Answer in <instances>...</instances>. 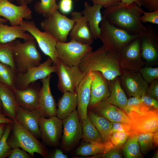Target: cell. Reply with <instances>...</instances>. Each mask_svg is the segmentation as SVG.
Returning a JSON list of instances; mask_svg holds the SVG:
<instances>
[{"instance_id":"cell-47","label":"cell","mask_w":158,"mask_h":158,"mask_svg":"<svg viewBox=\"0 0 158 158\" xmlns=\"http://www.w3.org/2000/svg\"><path fill=\"white\" fill-rule=\"evenodd\" d=\"M149 83L146 91L147 95L158 100V79H155Z\"/></svg>"},{"instance_id":"cell-60","label":"cell","mask_w":158,"mask_h":158,"mask_svg":"<svg viewBox=\"0 0 158 158\" xmlns=\"http://www.w3.org/2000/svg\"><path fill=\"white\" fill-rule=\"evenodd\" d=\"M74 0V1H80V0Z\"/></svg>"},{"instance_id":"cell-43","label":"cell","mask_w":158,"mask_h":158,"mask_svg":"<svg viewBox=\"0 0 158 158\" xmlns=\"http://www.w3.org/2000/svg\"><path fill=\"white\" fill-rule=\"evenodd\" d=\"M118 132H127L130 135L134 133V131L131 129L130 125L128 123L121 122H111V135L114 133Z\"/></svg>"},{"instance_id":"cell-22","label":"cell","mask_w":158,"mask_h":158,"mask_svg":"<svg viewBox=\"0 0 158 158\" xmlns=\"http://www.w3.org/2000/svg\"><path fill=\"white\" fill-rule=\"evenodd\" d=\"M94 77L92 72L85 75L76 90L78 104L77 110L80 121L87 116L88 106L90 97V88Z\"/></svg>"},{"instance_id":"cell-17","label":"cell","mask_w":158,"mask_h":158,"mask_svg":"<svg viewBox=\"0 0 158 158\" xmlns=\"http://www.w3.org/2000/svg\"><path fill=\"white\" fill-rule=\"evenodd\" d=\"M51 75L41 80L42 86L38 94L37 110L41 116L49 118L56 116L57 105L50 86Z\"/></svg>"},{"instance_id":"cell-41","label":"cell","mask_w":158,"mask_h":158,"mask_svg":"<svg viewBox=\"0 0 158 158\" xmlns=\"http://www.w3.org/2000/svg\"><path fill=\"white\" fill-rule=\"evenodd\" d=\"M142 78L148 83L158 79V68H153L151 66L141 68L139 71Z\"/></svg>"},{"instance_id":"cell-39","label":"cell","mask_w":158,"mask_h":158,"mask_svg":"<svg viewBox=\"0 0 158 158\" xmlns=\"http://www.w3.org/2000/svg\"><path fill=\"white\" fill-rule=\"evenodd\" d=\"M12 123L6 124L2 137L0 140V158L8 157L12 148L8 144L7 140L12 128Z\"/></svg>"},{"instance_id":"cell-8","label":"cell","mask_w":158,"mask_h":158,"mask_svg":"<svg viewBox=\"0 0 158 158\" xmlns=\"http://www.w3.org/2000/svg\"><path fill=\"white\" fill-rule=\"evenodd\" d=\"M56 49L59 59L70 67L78 66L81 60L92 50L91 45L82 44L75 40L68 42H58Z\"/></svg>"},{"instance_id":"cell-58","label":"cell","mask_w":158,"mask_h":158,"mask_svg":"<svg viewBox=\"0 0 158 158\" xmlns=\"http://www.w3.org/2000/svg\"><path fill=\"white\" fill-rule=\"evenodd\" d=\"M0 114H4L2 104L0 99Z\"/></svg>"},{"instance_id":"cell-12","label":"cell","mask_w":158,"mask_h":158,"mask_svg":"<svg viewBox=\"0 0 158 158\" xmlns=\"http://www.w3.org/2000/svg\"><path fill=\"white\" fill-rule=\"evenodd\" d=\"M140 36L133 40L119 52L121 69L137 71L145 65L141 56Z\"/></svg>"},{"instance_id":"cell-30","label":"cell","mask_w":158,"mask_h":158,"mask_svg":"<svg viewBox=\"0 0 158 158\" xmlns=\"http://www.w3.org/2000/svg\"><path fill=\"white\" fill-rule=\"evenodd\" d=\"M87 115L99 132L102 142L109 146L112 145L110 141L111 122L89 109Z\"/></svg>"},{"instance_id":"cell-24","label":"cell","mask_w":158,"mask_h":158,"mask_svg":"<svg viewBox=\"0 0 158 158\" xmlns=\"http://www.w3.org/2000/svg\"><path fill=\"white\" fill-rule=\"evenodd\" d=\"M111 122L124 123L130 125L131 119L121 109L105 101L88 109Z\"/></svg>"},{"instance_id":"cell-2","label":"cell","mask_w":158,"mask_h":158,"mask_svg":"<svg viewBox=\"0 0 158 158\" xmlns=\"http://www.w3.org/2000/svg\"><path fill=\"white\" fill-rule=\"evenodd\" d=\"M144 11L135 3L127 4L121 2L116 6L105 8L102 14L111 24L141 35L146 30L140 20Z\"/></svg>"},{"instance_id":"cell-33","label":"cell","mask_w":158,"mask_h":158,"mask_svg":"<svg viewBox=\"0 0 158 158\" xmlns=\"http://www.w3.org/2000/svg\"><path fill=\"white\" fill-rule=\"evenodd\" d=\"M129 135L121 148L123 157L125 158H140L143 157L137 141V134Z\"/></svg>"},{"instance_id":"cell-3","label":"cell","mask_w":158,"mask_h":158,"mask_svg":"<svg viewBox=\"0 0 158 158\" xmlns=\"http://www.w3.org/2000/svg\"><path fill=\"white\" fill-rule=\"evenodd\" d=\"M12 125V129L7 140L11 148H20L32 157H34L35 153L44 158L48 157V150L46 146L32 134L15 121H13Z\"/></svg>"},{"instance_id":"cell-16","label":"cell","mask_w":158,"mask_h":158,"mask_svg":"<svg viewBox=\"0 0 158 158\" xmlns=\"http://www.w3.org/2000/svg\"><path fill=\"white\" fill-rule=\"evenodd\" d=\"M8 20L11 26H19L23 20L32 18V11L28 4L16 5L8 0H0V17Z\"/></svg>"},{"instance_id":"cell-5","label":"cell","mask_w":158,"mask_h":158,"mask_svg":"<svg viewBox=\"0 0 158 158\" xmlns=\"http://www.w3.org/2000/svg\"><path fill=\"white\" fill-rule=\"evenodd\" d=\"M99 38L106 47L119 52L126 46L140 35L131 34L127 30L109 22L102 15Z\"/></svg>"},{"instance_id":"cell-44","label":"cell","mask_w":158,"mask_h":158,"mask_svg":"<svg viewBox=\"0 0 158 158\" xmlns=\"http://www.w3.org/2000/svg\"><path fill=\"white\" fill-rule=\"evenodd\" d=\"M93 157H101L105 158H123L122 149L121 148L112 146L105 153L98 154Z\"/></svg>"},{"instance_id":"cell-6","label":"cell","mask_w":158,"mask_h":158,"mask_svg":"<svg viewBox=\"0 0 158 158\" xmlns=\"http://www.w3.org/2000/svg\"><path fill=\"white\" fill-rule=\"evenodd\" d=\"M74 23L73 20L57 10L44 18L41 22L40 26L44 31L49 33L59 42H66Z\"/></svg>"},{"instance_id":"cell-50","label":"cell","mask_w":158,"mask_h":158,"mask_svg":"<svg viewBox=\"0 0 158 158\" xmlns=\"http://www.w3.org/2000/svg\"><path fill=\"white\" fill-rule=\"evenodd\" d=\"M141 6L148 10L152 11L158 9V0H139Z\"/></svg>"},{"instance_id":"cell-37","label":"cell","mask_w":158,"mask_h":158,"mask_svg":"<svg viewBox=\"0 0 158 158\" xmlns=\"http://www.w3.org/2000/svg\"><path fill=\"white\" fill-rule=\"evenodd\" d=\"M127 108V115L130 113L142 114L152 110L143 103L140 97H133L128 99Z\"/></svg>"},{"instance_id":"cell-52","label":"cell","mask_w":158,"mask_h":158,"mask_svg":"<svg viewBox=\"0 0 158 158\" xmlns=\"http://www.w3.org/2000/svg\"><path fill=\"white\" fill-rule=\"evenodd\" d=\"M13 121L7 117L4 114H0V123H12Z\"/></svg>"},{"instance_id":"cell-23","label":"cell","mask_w":158,"mask_h":158,"mask_svg":"<svg viewBox=\"0 0 158 158\" xmlns=\"http://www.w3.org/2000/svg\"><path fill=\"white\" fill-rule=\"evenodd\" d=\"M41 116L37 110H30L18 106L15 121L32 134L37 139H41L39 119Z\"/></svg>"},{"instance_id":"cell-32","label":"cell","mask_w":158,"mask_h":158,"mask_svg":"<svg viewBox=\"0 0 158 158\" xmlns=\"http://www.w3.org/2000/svg\"><path fill=\"white\" fill-rule=\"evenodd\" d=\"M82 140L85 142H102L100 134L89 116L80 121Z\"/></svg>"},{"instance_id":"cell-11","label":"cell","mask_w":158,"mask_h":158,"mask_svg":"<svg viewBox=\"0 0 158 158\" xmlns=\"http://www.w3.org/2000/svg\"><path fill=\"white\" fill-rule=\"evenodd\" d=\"M57 67L54 65L52 59L49 57L47 60L37 66L28 69L24 73H16L15 85L16 88L23 90L31 83L48 77L53 73H56Z\"/></svg>"},{"instance_id":"cell-27","label":"cell","mask_w":158,"mask_h":158,"mask_svg":"<svg viewBox=\"0 0 158 158\" xmlns=\"http://www.w3.org/2000/svg\"><path fill=\"white\" fill-rule=\"evenodd\" d=\"M0 99L4 114L7 117L15 121L18 106L14 92L13 90L1 82Z\"/></svg>"},{"instance_id":"cell-36","label":"cell","mask_w":158,"mask_h":158,"mask_svg":"<svg viewBox=\"0 0 158 158\" xmlns=\"http://www.w3.org/2000/svg\"><path fill=\"white\" fill-rule=\"evenodd\" d=\"M34 8L38 14L46 18L59 9L56 0H40L35 5Z\"/></svg>"},{"instance_id":"cell-10","label":"cell","mask_w":158,"mask_h":158,"mask_svg":"<svg viewBox=\"0 0 158 158\" xmlns=\"http://www.w3.org/2000/svg\"><path fill=\"white\" fill-rule=\"evenodd\" d=\"M61 146L65 151L72 150L82 139V130L76 110L63 120Z\"/></svg>"},{"instance_id":"cell-57","label":"cell","mask_w":158,"mask_h":158,"mask_svg":"<svg viewBox=\"0 0 158 158\" xmlns=\"http://www.w3.org/2000/svg\"><path fill=\"white\" fill-rule=\"evenodd\" d=\"M7 22H8V20L6 19L3 18H1L0 17V22H1L4 23H6Z\"/></svg>"},{"instance_id":"cell-25","label":"cell","mask_w":158,"mask_h":158,"mask_svg":"<svg viewBox=\"0 0 158 158\" xmlns=\"http://www.w3.org/2000/svg\"><path fill=\"white\" fill-rule=\"evenodd\" d=\"M84 8L82 13L86 19L94 40L99 38L100 32L99 25L102 19L101 10L102 6L87 2L84 3Z\"/></svg>"},{"instance_id":"cell-15","label":"cell","mask_w":158,"mask_h":158,"mask_svg":"<svg viewBox=\"0 0 158 158\" xmlns=\"http://www.w3.org/2000/svg\"><path fill=\"white\" fill-rule=\"evenodd\" d=\"M119 77L121 87L130 97L140 98L146 93L149 84L139 71L121 69Z\"/></svg>"},{"instance_id":"cell-48","label":"cell","mask_w":158,"mask_h":158,"mask_svg":"<svg viewBox=\"0 0 158 158\" xmlns=\"http://www.w3.org/2000/svg\"><path fill=\"white\" fill-rule=\"evenodd\" d=\"M72 0H61L58 5L59 9L63 14H68L73 9Z\"/></svg>"},{"instance_id":"cell-59","label":"cell","mask_w":158,"mask_h":158,"mask_svg":"<svg viewBox=\"0 0 158 158\" xmlns=\"http://www.w3.org/2000/svg\"><path fill=\"white\" fill-rule=\"evenodd\" d=\"M152 158H158V152L157 151L154 154Z\"/></svg>"},{"instance_id":"cell-14","label":"cell","mask_w":158,"mask_h":158,"mask_svg":"<svg viewBox=\"0 0 158 158\" xmlns=\"http://www.w3.org/2000/svg\"><path fill=\"white\" fill-rule=\"evenodd\" d=\"M41 139L44 143L50 147H57L63 132V120L56 116L49 118L42 116L39 119Z\"/></svg>"},{"instance_id":"cell-31","label":"cell","mask_w":158,"mask_h":158,"mask_svg":"<svg viewBox=\"0 0 158 158\" xmlns=\"http://www.w3.org/2000/svg\"><path fill=\"white\" fill-rule=\"evenodd\" d=\"M112 146L103 142H84L73 152L74 155L82 156H94L106 152Z\"/></svg>"},{"instance_id":"cell-28","label":"cell","mask_w":158,"mask_h":158,"mask_svg":"<svg viewBox=\"0 0 158 158\" xmlns=\"http://www.w3.org/2000/svg\"><path fill=\"white\" fill-rule=\"evenodd\" d=\"M63 93L58 100L56 114L62 120L76 110L78 104L76 92H66Z\"/></svg>"},{"instance_id":"cell-38","label":"cell","mask_w":158,"mask_h":158,"mask_svg":"<svg viewBox=\"0 0 158 158\" xmlns=\"http://www.w3.org/2000/svg\"><path fill=\"white\" fill-rule=\"evenodd\" d=\"M154 133H145L137 134V141L140 151L144 155L149 152L153 147Z\"/></svg>"},{"instance_id":"cell-34","label":"cell","mask_w":158,"mask_h":158,"mask_svg":"<svg viewBox=\"0 0 158 158\" xmlns=\"http://www.w3.org/2000/svg\"><path fill=\"white\" fill-rule=\"evenodd\" d=\"M13 41L6 43L0 42V62L9 66L17 72L13 57Z\"/></svg>"},{"instance_id":"cell-7","label":"cell","mask_w":158,"mask_h":158,"mask_svg":"<svg viewBox=\"0 0 158 158\" xmlns=\"http://www.w3.org/2000/svg\"><path fill=\"white\" fill-rule=\"evenodd\" d=\"M20 25L34 37L42 51L51 58L56 65L59 59L56 49L59 41L47 32L41 31L33 20H23Z\"/></svg>"},{"instance_id":"cell-55","label":"cell","mask_w":158,"mask_h":158,"mask_svg":"<svg viewBox=\"0 0 158 158\" xmlns=\"http://www.w3.org/2000/svg\"><path fill=\"white\" fill-rule=\"evenodd\" d=\"M153 143L156 146L158 145V130L154 133L153 136Z\"/></svg>"},{"instance_id":"cell-35","label":"cell","mask_w":158,"mask_h":158,"mask_svg":"<svg viewBox=\"0 0 158 158\" xmlns=\"http://www.w3.org/2000/svg\"><path fill=\"white\" fill-rule=\"evenodd\" d=\"M17 72L9 66L0 62V82L12 90L16 88Z\"/></svg>"},{"instance_id":"cell-9","label":"cell","mask_w":158,"mask_h":158,"mask_svg":"<svg viewBox=\"0 0 158 158\" xmlns=\"http://www.w3.org/2000/svg\"><path fill=\"white\" fill-rule=\"evenodd\" d=\"M56 65L58 77L57 87L63 93L66 92H76L77 87L86 74L78 66L70 67L59 59Z\"/></svg>"},{"instance_id":"cell-45","label":"cell","mask_w":158,"mask_h":158,"mask_svg":"<svg viewBox=\"0 0 158 158\" xmlns=\"http://www.w3.org/2000/svg\"><path fill=\"white\" fill-rule=\"evenodd\" d=\"M143 103L152 110H158V101L155 98L147 95L146 93L140 97Z\"/></svg>"},{"instance_id":"cell-54","label":"cell","mask_w":158,"mask_h":158,"mask_svg":"<svg viewBox=\"0 0 158 158\" xmlns=\"http://www.w3.org/2000/svg\"><path fill=\"white\" fill-rule=\"evenodd\" d=\"M121 2L127 4L135 3L139 6H141L139 0H121Z\"/></svg>"},{"instance_id":"cell-56","label":"cell","mask_w":158,"mask_h":158,"mask_svg":"<svg viewBox=\"0 0 158 158\" xmlns=\"http://www.w3.org/2000/svg\"><path fill=\"white\" fill-rule=\"evenodd\" d=\"M6 124L5 123H0V140L2 137Z\"/></svg>"},{"instance_id":"cell-26","label":"cell","mask_w":158,"mask_h":158,"mask_svg":"<svg viewBox=\"0 0 158 158\" xmlns=\"http://www.w3.org/2000/svg\"><path fill=\"white\" fill-rule=\"evenodd\" d=\"M119 77L108 81L110 94L104 101L116 106L127 114L128 99L120 85Z\"/></svg>"},{"instance_id":"cell-13","label":"cell","mask_w":158,"mask_h":158,"mask_svg":"<svg viewBox=\"0 0 158 158\" xmlns=\"http://www.w3.org/2000/svg\"><path fill=\"white\" fill-rule=\"evenodd\" d=\"M141 56L145 64L148 66L158 64V34L150 25L146 27L140 36Z\"/></svg>"},{"instance_id":"cell-49","label":"cell","mask_w":158,"mask_h":158,"mask_svg":"<svg viewBox=\"0 0 158 158\" xmlns=\"http://www.w3.org/2000/svg\"><path fill=\"white\" fill-rule=\"evenodd\" d=\"M93 3L100 5L106 8H111L118 5L121 0H90Z\"/></svg>"},{"instance_id":"cell-46","label":"cell","mask_w":158,"mask_h":158,"mask_svg":"<svg viewBox=\"0 0 158 158\" xmlns=\"http://www.w3.org/2000/svg\"><path fill=\"white\" fill-rule=\"evenodd\" d=\"M32 157L25 151L18 147L12 148L8 158H31Z\"/></svg>"},{"instance_id":"cell-51","label":"cell","mask_w":158,"mask_h":158,"mask_svg":"<svg viewBox=\"0 0 158 158\" xmlns=\"http://www.w3.org/2000/svg\"><path fill=\"white\" fill-rule=\"evenodd\" d=\"M53 158H67V155L64 154L63 152L59 149H56L51 154L50 156Z\"/></svg>"},{"instance_id":"cell-42","label":"cell","mask_w":158,"mask_h":158,"mask_svg":"<svg viewBox=\"0 0 158 158\" xmlns=\"http://www.w3.org/2000/svg\"><path fill=\"white\" fill-rule=\"evenodd\" d=\"M140 20L141 23H150L158 25V9L151 12L144 11Z\"/></svg>"},{"instance_id":"cell-4","label":"cell","mask_w":158,"mask_h":158,"mask_svg":"<svg viewBox=\"0 0 158 158\" xmlns=\"http://www.w3.org/2000/svg\"><path fill=\"white\" fill-rule=\"evenodd\" d=\"M13 43V57L17 73H24L29 68L41 63V56L37 48L34 37L23 42L15 40Z\"/></svg>"},{"instance_id":"cell-20","label":"cell","mask_w":158,"mask_h":158,"mask_svg":"<svg viewBox=\"0 0 158 158\" xmlns=\"http://www.w3.org/2000/svg\"><path fill=\"white\" fill-rule=\"evenodd\" d=\"M92 72L94 77L91 84L90 97L88 109L104 101L110 94L108 80L100 72Z\"/></svg>"},{"instance_id":"cell-1","label":"cell","mask_w":158,"mask_h":158,"mask_svg":"<svg viewBox=\"0 0 158 158\" xmlns=\"http://www.w3.org/2000/svg\"><path fill=\"white\" fill-rule=\"evenodd\" d=\"M78 66L86 74L99 72L108 81L121 75L119 53L103 45L96 50L87 54L81 60Z\"/></svg>"},{"instance_id":"cell-21","label":"cell","mask_w":158,"mask_h":158,"mask_svg":"<svg viewBox=\"0 0 158 158\" xmlns=\"http://www.w3.org/2000/svg\"><path fill=\"white\" fill-rule=\"evenodd\" d=\"M41 87L39 83H32L23 90H13L18 106L24 109L37 110L38 96Z\"/></svg>"},{"instance_id":"cell-40","label":"cell","mask_w":158,"mask_h":158,"mask_svg":"<svg viewBox=\"0 0 158 158\" xmlns=\"http://www.w3.org/2000/svg\"><path fill=\"white\" fill-rule=\"evenodd\" d=\"M130 134L127 132H118L111 134L110 142L112 145L116 147L121 148L126 142Z\"/></svg>"},{"instance_id":"cell-18","label":"cell","mask_w":158,"mask_h":158,"mask_svg":"<svg viewBox=\"0 0 158 158\" xmlns=\"http://www.w3.org/2000/svg\"><path fill=\"white\" fill-rule=\"evenodd\" d=\"M131 129L137 133H154L158 129V110H152L142 114L130 113Z\"/></svg>"},{"instance_id":"cell-29","label":"cell","mask_w":158,"mask_h":158,"mask_svg":"<svg viewBox=\"0 0 158 158\" xmlns=\"http://www.w3.org/2000/svg\"><path fill=\"white\" fill-rule=\"evenodd\" d=\"M20 25L8 26L0 22V42L6 43L20 38L25 41L33 37Z\"/></svg>"},{"instance_id":"cell-19","label":"cell","mask_w":158,"mask_h":158,"mask_svg":"<svg viewBox=\"0 0 158 158\" xmlns=\"http://www.w3.org/2000/svg\"><path fill=\"white\" fill-rule=\"evenodd\" d=\"M71 15L74 23L69 34L71 40L91 45L94 39L87 21L82 13L73 12L71 13Z\"/></svg>"},{"instance_id":"cell-53","label":"cell","mask_w":158,"mask_h":158,"mask_svg":"<svg viewBox=\"0 0 158 158\" xmlns=\"http://www.w3.org/2000/svg\"><path fill=\"white\" fill-rule=\"evenodd\" d=\"M11 2L15 1L19 5L28 4L32 2L34 0H8Z\"/></svg>"}]
</instances>
